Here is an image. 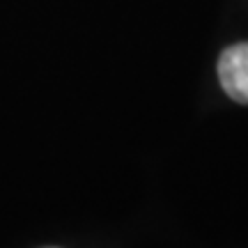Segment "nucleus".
<instances>
[{
    "mask_svg": "<svg viewBox=\"0 0 248 248\" xmlns=\"http://www.w3.org/2000/svg\"><path fill=\"white\" fill-rule=\"evenodd\" d=\"M218 78L228 97L237 104H248V42L223 51L218 58Z\"/></svg>",
    "mask_w": 248,
    "mask_h": 248,
    "instance_id": "1",
    "label": "nucleus"
}]
</instances>
